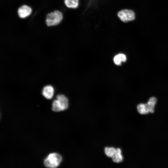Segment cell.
Instances as JSON below:
<instances>
[{"instance_id":"12","label":"cell","mask_w":168,"mask_h":168,"mask_svg":"<svg viewBox=\"0 0 168 168\" xmlns=\"http://www.w3.org/2000/svg\"><path fill=\"white\" fill-rule=\"evenodd\" d=\"M116 149L114 147H107L105 148V152L108 157L112 158L115 153Z\"/></svg>"},{"instance_id":"5","label":"cell","mask_w":168,"mask_h":168,"mask_svg":"<svg viewBox=\"0 0 168 168\" xmlns=\"http://www.w3.org/2000/svg\"><path fill=\"white\" fill-rule=\"evenodd\" d=\"M18 14L19 17L24 18L29 16L32 12L31 8L26 5L20 7L18 9Z\"/></svg>"},{"instance_id":"7","label":"cell","mask_w":168,"mask_h":168,"mask_svg":"<svg viewBox=\"0 0 168 168\" xmlns=\"http://www.w3.org/2000/svg\"><path fill=\"white\" fill-rule=\"evenodd\" d=\"M112 158L113 162L115 163H119L123 161V157L122 154L121 150L120 148H117L116 152Z\"/></svg>"},{"instance_id":"8","label":"cell","mask_w":168,"mask_h":168,"mask_svg":"<svg viewBox=\"0 0 168 168\" xmlns=\"http://www.w3.org/2000/svg\"><path fill=\"white\" fill-rule=\"evenodd\" d=\"M156 102L157 99L155 97H152L149 98L147 103L149 113L154 112L155 106Z\"/></svg>"},{"instance_id":"10","label":"cell","mask_w":168,"mask_h":168,"mask_svg":"<svg viewBox=\"0 0 168 168\" xmlns=\"http://www.w3.org/2000/svg\"><path fill=\"white\" fill-rule=\"evenodd\" d=\"M138 113L141 114H146L149 113L147 104L141 103L137 106Z\"/></svg>"},{"instance_id":"11","label":"cell","mask_w":168,"mask_h":168,"mask_svg":"<svg viewBox=\"0 0 168 168\" xmlns=\"http://www.w3.org/2000/svg\"><path fill=\"white\" fill-rule=\"evenodd\" d=\"M65 5L69 8H77L78 5V0H64Z\"/></svg>"},{"instance_id":"4","label":"cell","mask_w":168,"mask_h":168,"mask_svg":"<svg viewBox=\"0 0 168 168\" xmlns=\"http://www.w3.org/2000/svg\"><path fill=\"white\" fill-rule=\"evenodd\" d=\"M56 98L58 100L61 111L67 109L68 106V100L65 96L58 94L57 95Z\"/></svg>"},{"instance_id":"13","label":"cell","mask_w":168,"mask_h":168,"mask_svg":"<svg viewBox=\"0 0 168 168\" xmlns=\"http://www.w3.org/2000/svg\"><path fill=\"white\" fill-rule=\"evenodd\" d=\"M52 110L54 112H60L61 111L58 100L56 99L54 100L52 104Z\"/></svg>"},{"instance_id":"2","label":"cell","mask_w":168,"mask_h":168,"mask_svg":"<svg viewBox=\"0 0 168 168\" xmlns=\"http://www.w3.org/2000/svg\"><path fill=\"white\" fill-rule=\"evenodd\" d=\"M63 18L62 13L58 10H55L48 13L46 17L45 22L48 26H52L59 24Z\"/></svg>"},{"instance_id":"3","label":"cell","mask_w":168,"mask_h":168,"mask_svg":"<svg viewBox=\"0 0 168 168\" xmlns=\"http://www.w3.org/2000/svg\"><path fill=\"white\" fill-rule=\"evenodd\" d=\"M118 16L120 19L124 22L132 21L135 18V13L131 10H122L118 13Z\"/></svg>"},{"instance_id":"9","label":"cell","mask_w":168,"mask_h":168,"mask_svg":"<svg viewBox=\"0 0 168 168\" xmlns=\"http://www.w3.org/2000/svg\"><path fill=\"white\" fill-rule=\"evenodd\" d=\"M127 58L126 55L123 54H119L115 55L113 59L114 63L118 65H120L122 62L126 61Z\"/></svg>"},{"instance_id":"6","label":"cell","mask_w":168,"mask_h":168,"mask_svg":"<svg viewBox=\"0 0 168 168\" xmlns=\"http://www.w3.org/2000/svg\"><path fill=\"white\" fill-rule=\"evenodd\" d=\"M54 92V88L51 85H47L44 86L42 91L43 96L47 99H50L52 98Z\"/></svg>"},{"instance_id":"1","label":"cell","mask_w":168,"mask_h":168,"mask_svg":"<svg viewBox=\"0 0 168 168\" xmlns=\"http://www.w3.org/2000/svg\"><path fill=\"white\" fill-rule=\"evenodd\" d=\"M62 160V156L59 154H50L44 161V166L47 168H55L59 166Z\"/></svg>"}]
</instances>
